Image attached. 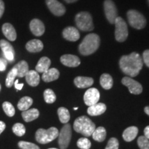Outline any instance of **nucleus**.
<instances>
[{
	"label": "nucleus",
	"instance_id": "f257e3e1",
	"mask_svg": "<svg viewBox=\"0 0 149 149\" xmlns=\"http://www.w3.org/2000/svg\"><path fill=\"white\" fill-rule=\"evenodd\" d=\"M120 67L122 71L128 77H135L142 68L143 60L138 53L134 52L121 57Z\"/></svg>",
	"mask_w": 149,
	"mask_h": 149
},
{
	"label": "nucleus",
	"instance_id": "f03ea898",
	"mask_svg": "<svg viewBox=\"0 0 149 149\" xmlns=\"http://www.w3.org/2000/svg\"><path fill=\"white\" fill-rule=\"evenodd\" d=\"M100 44V38L97 34L87 35L79 46V51L82 55H90L98 49Z\"/></svg>",
	"mask_w": 149,
	"mask_h": 149
},
{
	"label": "nucleus",
	"instance_id": "7ed1b4c3",
	"mask_svg": "<svg viewBox=\"0 0 149 149\" xmlns=\"http://www.w3.org/2000/svg\"><path fill=\"white\" fill-rule=\"evenodd\" d=\"M74 130L84 137H90L95 129V124L88 117L81 116L75 120L73 124Z\"/></svg>",
	"mask_w": 149,
	"mask_h": 149
},
{
	"label": "nucleus",
	"instance_id": "20e7f679",
	"mask_svg": "<svg viewBox=\"0 0 149 149\" xmlns=\"http://www.w3.org/2000/svg\"><path fill=\"white\" fill-rule=\"evenodd\" d=\"M58 135L59 131L55 127H51L47 130L40 128L35 133V139L37 142L44 144L53 141L58 137Z\"/></svg>",
	"mask_w": 149,
	"mask_h": 149
},
{
	"label": "nucleus",
	"instance_id": "39448f33",
	"mask_svg": "<svg viewBox=\"0 0 149 149\" xmlns=\"http://www.w3.org/2000/svg\"><path fill=\"white\" fill-rule=\"evenodd\" d=\"M75 23L82 31H91L94 29L92 17L88 12H80L76 15Z\"/></svg>",
	"mask_w": 149,
	"mask_h": 149
},
{
	"label": "nucleus",
	"instance_id": "423d86ee",
	"mask_svg": "<svg viewBox=\"0 0 149 149\" xmlns=\"http://www.w3.org/2000/svg\"><path fill=\"white\" fill-rule=\"evenodd\" d=\"M127 18L129 24L136 29H142L146 26V20L144 16L138 11L130 10L127 13Z\"/></svg>",
	"mask_w": 149,
	"mask_h": 149
},
{
	"label": "nucleus",
	"instance_id": "0eeeda50",
	"mask_svg": "<svg viewBox=\"0 0 149 149\" xmlns=\"http://www.w3.org/2000/svg\"><path fill=\"white\" fill-rule=\"evenodd\" d=\"M114 24L115 25V40L119 42H124L128 35V27L126 22L120 17H117Z\"/></svg>",
	"mask_w": 149,
	"mask_h": 149
},
{
	"label": "nucleus",
	"instance_id": "6e6552de",
	"mask_svg": "<svg viewBox=\"0 0 149 149\" xmlns=\"http://www.w3.org/2000/svg\"><path fill=\"white\" fill-rule=\"evenodd\" d=\"M72 137L71 126L69 124H65L59 133L58 144L61 149H66L69 146L70 139Z\"/></svg>",
	"mask_w": 149,
	"mask_h": 149
},
{
	"label": "nucleus",
	"instance_id": "1a4fd4ad",
	"mask_svg": "<svg viewBox=\"0 0 149 149\" xmlns=\"http://www.w3.org/2000/svg\"><path fill=\"white\" fill-rule=\"evenodd\" d=\"M104 13L106 17L111 24H114L117 17V10L116 6L112 0H105L104 3Z\"/></svg>",
	"mask_w": 149,
	"mask_h": 149
},
{
	"label": "nucleus",
	"instance_id": "9d476101",
	"mask_svg": "<svg viewBox=\"0 0 149 149\" xmlns=\"http://www.w3.org/2000/svg\"><path fill=\"white\" fill-rule=\"evenodd\" d=\"M122 83L128 87L130 93L134 95H139L142 92V86L138 81H135L131 77H124L122 79Z\"/></svg>",
	"mask_w": 149,
	"mask_h": 149
},
{
	"label": "nucleus",
	"instance_id": "9b49d317",
	"mask_svg": "<svg viewBox=\"0 0 149 149\" xmlns=\"http://www.w3.org/2000/svg\"><path fill=\"white\" fill-rule=\"evenodd\" d=\"M100 92L97 89L95 88H91L86 91L84 95V101L86 105L92 106L93 104L98 103L100 100Z\"/></svg>",
	"mask_w": 149,
	"mask_h": 149
},
{
	"label": "nucleus",
	"instance_id": "f8f14e48",
	"mask_svg": "<svg viewBox=\"0 0 149 149\" xmlns=\"http://www.w3.org/2000/svg\"><path fill=\"white\" fill-rule=\"evenodd\" d=\"M46 3L50 11L55 16H62L66 13L64 6L57 0H46Z\"/></svg>",
	"mask_w": 149,
	"mask_h": 149
},
{
	"label": "nucleus",
	"instance_id": "ddd939ff",
	"mask_svg": "<svg viewBox=\"0 0 149 149\" xmlns=\"http://www.w3.org/2000/svg\"><path fill=\"white\" fill-rule=\"evenodd\" d=\"M0 47L2 50L3 55L7 60L13 61L15 59V51L13 46L7 41L1 40L0 41Z\"/></svg>",
	"mask_w": 149,
	"mask_h": 149
},
{
	"label": "nucleus",
	"instance_id": "4468645a",
	"mask_svg": "<svg viewBox=\"0 0 149 149\" xmlns=\"http://www.w3.org/2000/svg\"><path fill=\"white\" fill-rule=\"evenodd\" d=\"M30 29L32 33L35 36L40 37L45 32V26L41 20L34 19L30 23Z\"/></svg>",
	"mask_w": 149,
	"mask_h": 149
},
{
	"label": "nucleus",
	"instance_id": "2eb2a0df",
	"mask_svg": "<svg viewBox=\"0 0 149 149\" xmlns=\"http://www.w3.org/2000/svg\"><path fill=\"white\" fill-rule=\"evenodd\" d=\"M62 35L65 40L70 42H76L79 39L80 34L79 31L75 27L68 26L64 29Z\"/></svg>",
	"mask_w": 149,
	"mask_h": 149
},
{
	"label": "nucleus",
	"instance_id": "dca6fc26",
	"mask_svg": "<svg viewBox=\"0 0 149 149\" xmlns=\"http://www.w3.org/2000/svg\"><path fill=\"white\" fill-rule=\"evenodd\" d=\"M60 61L61 64L68 67H77L81 63L78 57L73 55H64L61 57Z\"/></svg>",
	"mask_w": 149,
	"mask_h": 149
},
{
	"label": "nucleus",
	"instance_id": "f3484780",
	"mask_svg": "<svg viewBox=\"0 0 149 149\" xmlns=\"http://www.w3.org/2000/svg\"><path fill=\"white\" fill-rule=\"evenodd\" d=\"M107 111V106L104 103H97L90 106L87 110V113L91 116H97L100 115Z\"/></svg>",
	"mask_w": 149,
	"mask_h": 149
},
{
	"label": "nucleus",
	"instance_id": "a211bd4d",
	"mask_svg": "<svg viewBox=\"0 0 149 149\" xmlns=\"http://www.w3.org/2000/svg\"><path fill=\"white\" fill-rule=\"evenodd\" d=\"M2 32L8 40L13 42L17 39V33L12 24L6 23L2 26Z\"/></svg>",
	"mask_w": 149,
	"mask_h": 149
},
{
	"label": "nucleus",
	"instance_id": "6ab92c4d",
	"mask_svg": "<svg viewBox=\"0 0 149 149\" xmlns=\"http://www.w3.org/2000/svg\"><path fill=\"white\" fill-rule=\"evenodd\" d=\"M93 79L88 77H82V76H79V77H75L74 79V85L79 88H88L93 85Z\"/></svg>",
	"mask_w": 149,
	"mask_h": 149
},
{
	"label": "nucleus",
	"instance_id": "aec40b11",
	"mask_svg": "<svg viewBox=\"0 0 149 149\" xmlns=\"http://www.w3.org/2000/svg\"><path fill=\"white\" fill-rule=\"evenodd\" d=\"M59 77V72L57 68H52L43 72L42 79L45 82H51V81L57 80Z\"/></svg>",
	"mask_w": 149,
	"mask_h": 149
},
{
	"label": "nucleus",
	"instance_id": "412c9836",
	"mask_svg": "<svg viewBox=\"0 0 149 149\" xmlns=\"http://www.w3.org/2000/svg\"><path fill=\"white\" fill-rule=\"evenodd\" d=\"M44 44L42 41L39 40H32L27 42L26 48L30 53H38L42 51Z\"/></svg>",
	"mask_w": 149,
	"mask_h": 149
},
{
	"label": "nucleus",
	"instance_id": "4be33fe9",
	"mask_svg": "<svg viewBox=\"0 0 149 149\" xmlns=\"http://www.w3.org/2000/svg\"><path fill=\"white\" fill-rule=\"evenodd\" d=\"M25 77L27 83L31 86H37L40 84V77L36 70H29Z\"/></svg>",
	"mask_w": 149,
	"mask_h": 149
},
{
	"label": "nucleus",
	"instance_id": "5701e85b",
	"mask_svg": "<svg viewBox=\"0 0 149 149\" xmlns=\"http://www.w3.org/2000/svg\"><path fill=\"white\" fill-rule=\"evenodd\" d=\"M51 61L47 57H42L37 62L35 69L37 72H44L50 68Z\"/></svg>",
	"mask_w": 149,
	"mask_h": 149
},
{
	"label": "nucleus",
	"instance_id": "b1692460",
	"mask_svg": "<svg viewBox=\"0 0 149 149\" xmlns=\"http://www.w3.org/2000/svg\"><path fill=\"white\" fill-rule=\"evenodd\" d=\"M40 115V112L36 109H28L26 111L22 112V116L24 120L26 122H32V121L36 120L38 118Z\"/></svg>",
	"mask_w": 149,
	"mask_h": 149
},
{
	"label": "nucleus",
	"instance_id": "393cba45",
	"mask_svg": "<svg viewBox=\"0 0 149 149\" xmlns=\"http://www.w3.org/2000/svg\"><path fill=\"white\" fill-rule=\"evenodd\" d=\"M138 128L136 126H130L125 129L122 134V137L126 141H131L137 137Z\"/></svg>",
	"mask_w": 149,
	"mask_h": 149
},
{
	"label": "nucleus",
	"instance_id": "a878e982",
	"mask_svg": "<svg viewBox=\"0 0 149 149\" xmlns=\"http://www.w3.org/2000/svg\"><path fill=\"white\" fill-rule=\"evenodd\" d=\"M93 138L94 140L99 142H102L104 141L107 137V130L102 126H100L95 129L92 134Z\"/></svg>",
	"mask_w": 149,
	"mask_h": 149
},
{
	"label": "nucleus",
	"instance_id": "bb28decb",
	"mask_svg": "<svg viewBox=\"0 0 149 149\" xmlns=\"http://www.w3.org/2000/svg\"><path fill=\"white\" fill-rule=\"evenodd\" d=\"M14 67L16 68L17 72V76L19 77H25L26 74L29 70L28 63L24 60L18 62Z\"/></svg>",
	"mask_w": 149,
	"mask_h": 149
},
{
	"label": "nucleus",
	"instance_id": "cd10ccee",
	"mask_svg": "<svg viewBox=\"0 0 149 149\" xmlns=\"http://www.w3.org/2000/svg\"><path fill=\"white\" fill-rule=\"evenodd\" d=\"M100 84L103 88L106 89V90H109L113 85V78L109 74H102L100 77Z\"/></svg>",
	"mask_w": 149,
	"mask_h": 149
},
{
	"label": "nucleus",
	"instance_id": "c85d7f7f",
	"mask_svg": "<svg viewBox=\"0 0 149 149\" xmlns=\"http://www.w3.org/2000/svg\"><path fill=\"white\" fill-rule=\"evenodd\" d=\"M33 99L30 97H24L20 99V100L18 102L17 108L20 111H24L29 109V108L31 107L33 104Z\"/></svg>",
	"mask_w": 149,
	"mask_h": 149
},
{
	"label": "nucleus",
	"instance_id": "c756f323",
	"mask_svg": "<svg viewBox=\"0 0 149 149\" xmlns=\"http://www.w3.org/2000/svg\"><path fill=\"white\" fill-rule=\"evenodd\" d=\"M59 119L62 124H67L70 120V116L68 110L64 107H60L57 110Z\"/></svg>",
	"mask_w": 149,
	"mask_h": 149
},
{
	"label": "nucleus",
	"instance_id": "7c9ffc66",
	"mask_svg": "<svg viewBox=\"0 0 149 149\" xmlns=\"http://www.w3.org/2000/svg\"><path fill=\"white\" fill-rule=\"evenodd\" d=\"M17 76V72L16 68L13 67L10 71L8 72V75H7L6 79V86L8 88H10L14 84L15 82V78Z\"/></svg>",
	"mask_w": 149,
	"mask_h": 149
},
{
	"label": "nucleus",
	"instance_id": "2f4dec72",
	"mask_svg": "<svg viewBox=\"0 0 149 149\" xmlns=\"http://www.w3.org/2000/svg\"><path fill=\"white\" fill-rule=\"evenodd\" d=\"M44 97L45 102L48 104H53L56 100V95L55 93L53 92V90L50 88H48L44 91Z\"/></svg>",
	"mask_w": 149,
	"mask_h": 149
},
{
	"label": "nucleus",
	"instance_id": "473e14b6",
	"mask_svg": "<svg viewBox=\"0 0 149 149\" xmlns=\"http://www.w3.org/2000/svg\"><path fill=\"white\" fill-rule=\"evenodd\" d=\"M3 110L4 113L9 117L14 116L15 113V110L13 104L8 102H3L2 104Z\"/></svg>",
	"mask_w": 149,
	"mask_h": 149
},
{
	"label": "nucleus",
	"instance_id": "72a5a7b5",
	"mask_svg": "<svg viewBox=\"0 0 149 149\" xmlns=\"http://www.w3.org/2000/svg\"><path fill=\"white\" fill-rule=\"evenodd\" d=\"M13 131L16 135L19 136V137H22L26 133V128L24 124H21V123H16L13 126Z\"/></svg>",
	"mask_w": 149,
	"mask_h": 149
},
{
	"label": "nucleus",
	"instance_id": "f704fd0d",
	"mask_svg": "<svg viewBox=\"0 0 149 149\" xmlns=\"http://www.w3.org/2000/svg\"><path fill=\"white\" fill-rule=\"evenodd\" d=\"M77 146L81 149H89L91 146V142L88 139L82 137L79 139L77 142Z\"/></svg>",
	"mask_w": 149,
	"mask_h": 149
},
{
	"label": "nucleus",
	"instance_id": "c9c22d12",
	"mask_svg": "<svg viewBox=\"0 0 149 149\" xmlns=\"http://www.w3.org/2000/svg\"><path fill=\"white\" fill-rule=\"evenodd\" d=\"M18 146L21 149H40V147L36 144L24 141H19Z\"/></svg>",
	"mask_w": 149,
	"mask_h": 149
},
{
	"label": "nucleus",
	"instance_id": "e433bc0d",
	"mask_svg": "<svg viewBox=\"0 0 149 149\" xmlns=\"http://www.w3.org/2000/svg\"><path fill=\"white\" fill-rule=\"evenodd\" d=\"M137 144L140 149H149V139L144 136H140L137 139Z\"/></svg>",
	"mask_w": 149,
	"mask_h": 149
},
{
	"label": "nucleus",
	"instance_id": "4c0bfd02",
	"mask_svg": "<svg viewBox=\"0 0 149 149\" xmlns=\"http://www.w3.org/2000/svg\"><path fill=\"white\" fill-rule=\"evenodd\" d=\"M119 148V141L115 137H112L108 141L107 146L105 149H118Z\"/></svg>",
	"mask_w": 149,
	"mask_h": 149
},
{
	"label": "nucleus",
	"instance_id": "58836bf2",
	"mask_svg": "<svg viewBox=\"0 0 149 149\" xmlns=\"http://www.w3.org/2000/svg\"><path fill=\"white\" fill-rule=\"evenodd\" d=\"M143 61L149 68V50H146L143 53Z\"/></svg>",
	"mask_w": 149,
	"mask_h": 149
},
{
	"label": "nucleus",
	"instance_id": "ea45409f",
	"mask_svg": "<svg viewBox=\"0 0 149 149\" xmlns=\"http://www.w3.org/2000/svg\"><path fill=\"white\" fill-rule=\"evenodd\" d=\"M6 61H5L3 59H0V71H4L6 68Z\"/></svg>",
	"mask_w": 149,
	"mask_h": 149
},
{
	"label": "nucleus",
	"instance_id": "a19ab883",
	"mask_svg": "<svg viewBox=\"0 0 149 149\" xmlns=\"http://www.w3.org/2000/svg\"><path fill=\"white\" fill-rule=\"evenodd\" d=\"M4 10H5L4 3H3L2 0H0V18L2 17L3 13H4Z\"/></svg>",
	"mask_w": 149,
	"mask_h": 149
},
{
	"label": "nucleus",
	"instance_id": "79ce46f5",
	"mask_svg": "<svg viewBox=\"0 0 149 149\" xmlns=\"http://www.w3.org/2000/svg\"><path fill=\"white\" fill-rule=\"evenodd\" d=\"M14 84H15V88L18 91L22 90V88H23V86H24V84H19L18 79H17L16 81H15Z\"/></svg>",
	"mask_w": 149,
	"mask_h": 149
},
{
	"label": "nucleus",
	"instance_id": "37998d69",
	"mask_svg": "<svg viewBox=\"0 0 149 149\" xmlns=\"http://www.w3.org/2000/svg\"><path fill=\"white\" fill-rule=\"evenodd\" d=\"M6 128V124L2 121H0V135H1V133L5 130Z\"/></svg>",
	"mask_w": 149,
	"mask_h": 149
},
{
	"label": "nucleus",
	"instance_id": "c03bdc74",
	"mask_svg": "<svg viewBox=\"0 0 149 149\" xmlns=\"http://www.w3.org/2000/svg\"><path fill=\"white\" fill-rule=\"evenodd\" d=\"M144 137L149 139V126H146L144 129Z\"/></svg>",
	"mask_w": 149,
	"mask_h": 149
},
{
	"label": "nucleus",
	"instance_id": "a18cd8bd",
	"mask_svg": "<svg viewBox=\"0 0 149 149\" xmlns=\"http://www.w3.org/2000/svg\"><path fill=\"white\" fill-rule=\"evenodd\" d=\"M64 1L68 3H71L75 2V1H77V0H64Z\"/></svg>",
	"mask_w": 149,
	"mask_h": 149
},
{
	"label": "nucleus",
	"instance_id": "49530a36",
	"mask_svg": "<svg viewBox=\"0 0 149 149\" xmlns=\"http://www.w3.org/2000/svg\"><path fill=\"white\" fill-rule=\"evenodd\" d=\"M144 112L149 116V107H145Z\"/></svg>",
	"mask_w": 149,
	"mask_h": 149
},
{
	"label": "nucleus",
	"instance_id": "de8ad7c7",
	"mask_svg": "<svg viewBox=\"0 0 149 149\" xmlns=\"http://www.w3.org/2000/svg\"><path fill=\"white\" fill-rule=\"evenodd\" d=\"M77 109H78L77 107H75V108H74V111H76V110H77Z\"/></svg>",
	"mask_w": 149,
	"mask_h": 149
},
{
	"label": "nucleus",
	"instance_id": "09e8293b",
	"mask_svg": "<svg viewBox=\"0 0 149 149\" xmlns=\"http://www.w3.org/2000/svg\"><path fill=\"white\" fill-rule=\"evenodd\" d=\"M48 149H57V148H48Z\"/></svg>",
	"mask_w": 149,
	"mask_h": 149
},
{
	"label": "nucleus",
	"instance_id": "8fccbe9b",
	"mask_svg": "<svg viewBox=\"0 0 149 149\" xmlns=\"http://www.w3.org/2000/svg\"><path fill=\"white\" fill-rule=\"evenodd\" d=\"M0 91H1V85H0Z\"/></svg>",
	"mask_w": 149,
	"mask_h": 149
},
{
	"label": "nucleus",
	"instance_id": "3c124183",
	"mask_svg": "<svg viewBox=\"0 0 149 149\" xmlns=\"http://www.w3.org/2000/svg\"><path fill=\"white\" fill-rule=\"evenodd\" d=\"M148 4H149V0H148Z\"/></svg>",
	"mask_w": 149,
	"mask_h": 149
}]
</instances>
